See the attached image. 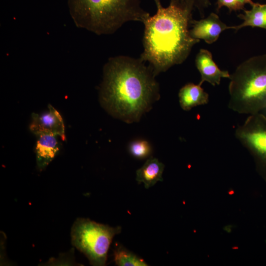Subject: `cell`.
<instances>
[{"label": "cell", "mask_w": 266, "mask_h": 266, "mask_svg": "<svg viewBox=\"0 0 266 266\" xmlns=\"http://www.w3.org/2000/svg\"><path fill=\"white\" fill-rule=\"evenodd\" d=\"M145 64L139 58L119 55L109 58L103 66L100 102L127 123L138 121L160 97L156 76Z\"/></svg>", "instance_id": "obj_1"}, {"label": "cell", "mask_w": 266, "mask_h": 266, "mask_svg": "<svg viewBox=\"0 0 266 266\" xmlns=\"http://www.w3.org/2000/svg\"><path fill=\"white\" fill-rule=\"evenodd\" d=\"M153 0L157 11L143 23V50L139 58L148 63L156 76L182 64L200 40L189 33L193 10L171 1L165 7L160 0Z\"/></svg>", "instance_id": "obj_2"}, {"label": "cell", "mask_w": 266, "mask_h": 266, "mask_svg": "<svg viewBox=\"0 0 266 266\" xmlns=\"http://www.w3.org/2000/svg\"><path fill=\"white\" fill-rule=\"evenodd\" d=\"M75 25L97 35L111 34L130 21L143 23L150 16L140 0H68Z\"/></svg>", "instance_id": "obj_3"}, {"label": "cell", "mask_w": 266, "mask_h": 266, "mask_svg": "<svg viewBox=\"0 0 266 266\" xmlns=\"http://www.w3.org/2000/svg\"><path fill=\"white\" fill-rule=\"evenodd\" d=\"M230 79V109L252 115L266 108V54L242 62Z\"/></svg>", "instance_id": "obj_4"}, {"label": "cell", "mask_w": 266, "mask_h": 266, "mask_svg": "<svg viewBox=\"0 0 266 266\" xmlns=\"http://www.w3.org/2000/svg\"><path fill=\"white\" fill-rule=\"evenodd\" d=\"M121 232L119 226L113 228L89 219L78 218L71 228V242L88 258L91 265L104 266L112 239Z\"/></svg>", "instance_id": "obj_5"}, {"label": "cell", "mask_w": 266, "mask_h": 266, "mask_svg": "<svg viewBox=\"0 0 266 266\" xmlns=\"http://www.w3.org/2000/svg\"><path fill=\"white\" fill-rule=\"evenodd\" d=\"M235 136L252 155L266 177V116L261 112L249 115L237 127Z\"/></svg>", "instance_id": "obj_6"}, {"label": "cell", "mask_w": 266, "mask_h": 266, "mask_svg": "<svg viewBox=\"0 0 266 266\" xmlns=\"http://www.w3.org/2000/svg\"><path fill=\"white\" fill-rule=\"evenodd\" d=\"M30 131L35 135L51 133L66 139L65 128L63 118L59 112L51 105L47 111L41 113H33Z\"/></svg>", "instance_id": "obj_7"}, {"label": "cell", "mask_w": 266, "mask_h": 266, "mask_svg": "<svg viewBox=\"0 0 266 266\" xmlns=\"http://www.w3.org/2000/svg\"><path fill=\"white\" fill-rule=\"evenodd\" d=\"M191 27L192 28L189 30L190 36L195 39H202L207 44L216 42L222 32L232 28L223 22L214 13L200 20L193 19Z\"/></svg>", "instance_id": "obj_8"}, {"label": "cell", "mask_w": 266, "mask_h": 266, "mask_svg": "<svg viewBox=\"0 0 266 266\" xmlns=\"http://www.w3.org/2000/svg\"><path fill=\"white\" fill-rule=\"evenodd\" d=\"M195 64L200 74L199 84L201 86L204 82L213 86L219 85L222 78H230L229 71L220 69L213 60L212 53L206 49L200 50L195 58Z\"/></svg>", "instance_id": "obj_9"}, {"label": "cell", "mask_w": 266, "mask_h": 266, "mask_svg": "<svg viewBox=\"0 0 266 266\" xmlns=\"http://www.w3.org/2000/svg\"><path fill=\"white\" fill-rule=\"evenodd\" d=\"M38 136L35 152L36 165L40 171L44 169L53 160L59 150L57 135L41 133Z\"/></svg>", "instance_id": "obj_10"}, {"label": "cell", "mask_w": 266, "mask_h": 266, "mask_svg": "<svg viewBox=\"0 0 266 266\" xmlns=\"http://www.w3.org/2000/svg\"><path fill=\"white\" fill-rule=\"evenodd\" d=\"M179 101L181 107L189 111L198 105H204L209 101V95L201 85L188 83L183 86L178 93Z\"/></svg>", "instance_id": "obj_11"}, {"label": "cell", "mask_w": 266, "mask_h": 266, "mask_svg": "<svg viewBox=\"0 0 266 266\" xmlns=\"http://www.w3.org/2000/svg\"><path fill=\"white\" fill-rule=\"evenodd\" d=\"M165 166L155 158L150 157L140 168L137 170L136 180L138 184L143 183L146 189L154 186L157 182L162 181Z\"/></svg>", "instance_id": "obj_12"}, {"label": "cell", "mask_w": 266, "mask_h": 266, "mask_svg": "<svg viewBox=\"0 0 266 266\" xmlns=\"http://www.w3.org/2000/svg\"><path fill=\"white\" fill-rule=\"evenodd\" d=\"M237 16L243 20V22L238 25L232 26V29L235 31L248 26L266 30V4L254 3L250 10H244V13Z\"/></svg>", "instance_id": "obj_13"}, {"label": "cell", "mask_w": 266, "mask_h": 266, "mask_svg": "<svg viewBox=\"0 0 266 266\" xmlns=\"http://www.w3.org/2000/svg\"><path fill=\"white\" fill-rule=\"evenodd\" d=\"M114 261L119 266H147L143 259L127 249L120 246L114 251Z\"/></svg>", "instance_id": "obj_14"}, {"label": "cell", "mask_w": 266, "mask_h": 266, "mask_svg": "<svg viewBox=\"0 0 266 266\" xmlns=\"http://www.w3.org/2000/svg\"><path fill=\"white\" fill-rule=\"evenodd\" d=\"M129 150L133 156L140 159L148 157L152 152L150 144L144 140H137L132 142Z\"/></svg>", "instance_id": "obj_15"}, {"label": "cell", "mask_w": 266, "mask_h": 266, "mask_svg": "<svg viewBox=\"0 0 266 266\" xmlns=\"http://www.w3.org/2000/svg\"><path fill=\"white\" fill-rule=\"evenodd\" d=\"M170 1L179 6L193 10L194 8H196L202 18L204 17L205 8L210 4L209 0H170Z\"/></svg>", "instance_id": "obj_16"}, {"label": "cell", "mask_w": 266, "mask_h": 266, "mask_svg": "<svg viewBox=\"0 0 266 266\" xmlns=\"http://www.w3.org/2000/svg\"><path fill=\"white\" fill-rule=\"evenodd\" d=\"M218 9L222 6L227 7L230 11L242 9L237 0H218Z\"/></svg>", "instance_id": "obj_17"}, {"label": "cell", "mask_w": 266, "mask_h": 266, "mask_svg": "<svg viewBox=\"0 0 266 266\" xmlns=\"http://www.w3.org/2000/svg\"><path fill=\"white\" fill-rule=\"evenodd\" d=\"M261 113H262L263 114H264L266 116V108L264 109Z\"/></svg>", "instance_id": "obj_18"}]
</instances>
